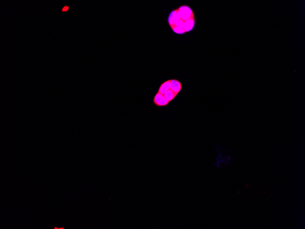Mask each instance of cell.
I'll use <instances>...</instances> for the list:
<instances>
[{"instance_id":"cell-1","label":"cell","mask_w":305,"mask_h":229,"mask_svg":"<svg viewBox=\"0 0 305 229\" xmlns=\"http://www.w3.org/2000/svg\"><path fill=\"white\" fill-rule=\"evenodd\" d=\"M176 20L181 19L182 21H187L190 18H194L193 12L191 8L187 6H182L177 9Z\"/></svg>"},{"instance_id":"cell-2","label":"cell","mask_w":305,"mask_h":229,"mask_svg":"<svg viewBox=\"0 0 305 229\" xmlns=\"http://www.w3.org/2000/svg\"><path fill=\"white\" fill-rule=\"evenodd\" d=\"M153 103L157 106L163 107V106L167 105L170 102L168 101L165 98L164 95L158 93L155 96L154 100H153Z\"/></svg>"},{"instance_id":"cell-3","label":"cell","mask_w":305,"mask_h":229,"mask_svg":"<svg viewBox=\"0 0 305 229\" xmlns=\"http://www.w3.org/2000/svg\"><path fill=\"white\" fill-rule=\"evenodd\" d=\"M182 84L179 81L175 79L171 80L170 89L173 92L176 93L177 94H178L182 90Z\"/></svg>"},{"instance_id":"cell-4","label":"cell","mask_w":305,"mask_h":229,"mask_svg":"<svg viewBox=\"0 0 305 229\" xmlns=\"http://www.w3.org/2000/svg\"><path fill=\"white\" fill-rule=\"evenodd\" d=\"M195 23V22L194 18H190L185 21L184 27V29L185 32H188V31L192 30L194 27Z\"/></svg>"},{"instance_id":"cell-5","label":"cell","mask_w":305,"mask_h":229,"mask_svg":"<svg viewBox=\"0 0 305 229\" xmlns=\"http://www.w3.org/2000/svg\"><path fill=\"white\" fill-rule=\"evenodd\" d=\"M171 82V80H170L163 83L159 88L158 93L164 95L168 89H170Z\"/></svg>"},{"instance_id":"cell-6","label":"cell","mask_w":305,"mask_h":229,"mask_svg":"<svg viewBox=\"0 0 305 229\" xmlns=\"http://www.w3.org/2000/svg\"><path fill=\"white\" fill-rule=\"evenodd\" d=\"M177 10L173 11L171 12L168 18V23L171 26V28H173L174 26L175 22L176 20Z\"/></svg>"},{"instance_id":"cell-7","label":"cell","mask_w":305,"mask_h":229,"mask_svg":"<svg viewBox=\"0 0 305 229\" xmlns=\"http://www.w3.org/2000/svg\"><path fill=\"white\" fill-rule=\"evenodd\" d=\"M176 93L173 92L171 89H168L166 93L164 94V97L168 102H170L172 101L174 99L176 98V96L177 95Z\"/></svg>"},{"instance_id":"cell-8","label":"cell","mask_w":305,"mask_h":229,"mask_svg":"<svg viewBox=\"0 0 305 229\" xmlns=\"http://www.w3.org/2000/svg\"><path fill=\"white\" fill-rule=\"evenodd\" d=\"M174 32L178 34H183L185 33L184 29L183 28L181 27H175L172 28Z\"/></svg>"},{"instance_id":"cell-9","label":"cell","mask_w":305,"mask_h":229,"mask_svg":"<svg viewBox=\"0 0 305 229\" xmlns=\"http://www.w3.org/2000/svg\"><path fill=\"white\" fill-rule=\"evenodd\" d=\"M184 22H185L184 21H182V20H181V19H177V20H176L174 27H182V28H184Z\"/></svg>"},{"instance_id":"cell-10","label":"cell","mask_w":305,"mask_h":229,"mask_svg":"<svg viewBox=\"0 0 305 229\" xmlns=\"http://www.w3.org/2000/svg\"><path fill=\"white\" fill-rule=\"evenodd\" d=\"M68 9H69V7H64V8H63V10H62V11H67V10H68Z\"/></svg>"}]
</instances>
